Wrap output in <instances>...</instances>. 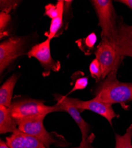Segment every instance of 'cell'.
Listing matches in <instances>:
<instances>
[{
    "label": "cell",
    "mask_w": 132,
    "mask_h": 148,
    "mask_svg": "<svg viewBox=\"0 0 132 148\" xmlns=\"http://www.w3.org/2000/svg\"><path fill=\"white\" fill-rule=\"evenodd\" d=\"M44 119V117H40L20 121L17 123L18 129L36 138L46 147H49L50 145L56 143L57 141L45 129L43 125Z\"/></svg>",
    "instance_id": "obj_5"
},
{
    "label": "cell",
    "mask_w": 132,
    "mask_h": 148,
    "mask_svg": "<svg viewBox=\"0 0 132 148\" xmlns=\"http://www.w3.org/2000/svg\"><path fill=\"white\" fill-rule=\"evenodd\" d=\"M90 72L91 77L98 82L102 78L101 67L97 59H94L90 65Z\"/></svg>",
    "instance_id": "obj_17"
},
{
    "label": "cell",
    "mask_w": 132,
    "mask_h": 148,
    "mask_svg": "<svg viewBox=\"0 0 132 148\" xmlns=\"http://www.w3.org/2000/svg\"><path fill=\"white\" fill-rule=\"evenodd\" d=\"M64 3L65 1L61 0V1H58L56 4L58 14L56 17L52 20L49 30L45 34L47 39H50L52 40L62 27L63 21V14L64 11Z\"/></svg>",
    "instance_id": "obj_14"
},
{
    "label": "cell",
    "mask_w": 132,
    "mask_h": 148,
    "mask_svg": "<svg viewBox=\"0 0 132 148\" xmlns=\"http://www.w3.org/2000/svg\"><path fill=\"white\" fill-rule=\"evenodd\" d=\"M117 73L114 71L107 75L97 88L95 99L111 105L132 101V83L119 81Z\"/></svg>",
    "instance_id": "obj_1"
},
{
    "label": "cell",
    "mask_w": 132,
    "mask_h": 148,
    "mask_svg": "<svg viewBox=\"0 0 132 148\" xmlns=\"http://www.w3.org/2000/svg\"><path fill=\"white\" fill-rule=\"evenodd\" d=\"M79 47L81 49V50L85 53H90V51L92 50L94 45L97 42V36L95 33H92L88 36L86 38L83 39L82 40H79Z\"/></svg>",
    "instance_id": "obj_16"
},
{
    "label": "cell",
    "mask_w": 132,
    "mask_h": 148,
    "mask_svg": "<svg viewBox=\"0 0 132 148\" xmlns=\"http://www.w3.org/2000/svg\"><path fill=\"white\" fill-rule=\"evenodd\" d=\"M116 49L120 55L132 58V26L122 21L118 23Z\"/></svg>",
    "instance_id": "obj_10"
},
{
    "label": "cell",
    "mask_w": 132,
    "mask_h": 148,
    "mask_svg": "<svg viewBox=\"0 0 132 148\" xmlns=\"http://www.w3.org/2000/svg\"><path fill=\"white\" fill-rule=\"evenodd\" d=\"M0 148H10L8 145L4 141L1 139L0 140Z\"/></svg>",
    "instance_id": "obj_24"
},
{
    "label": "cell",
    "mask_w": 132,
    "mask_h": 148,
    "mask_svg": "<svg viewBox=\"0 0 132 148\" xmlns=\"http://www.w3.org/2000/svg\"><path fill=\"white\" fill-rule=\"evenodd\" d=\"M10 113L17 123L27 120L45 117L53 112H64L58 105L46 106L42 101L26 99L12 103L9 108Z\"/></svg>",
    "instance_id": "obj_2"
},
{
    "label": "cell",
    "mask_w": 132,
    "mask_h": 148,
    "mask_svg": "<svg viewBox=\"0 0 132 148\" xmlns=\"http://www.w3.org/2000/svg\"><path fill=\"white\" fill-rule=\"evenodd\" d=\"M51 39H47L45 41L34 45L27 54L29 58H34L39 61L45 70L46 75L51 71L57 72L61 69L59 62L55 61L51 56Z\"/></svg>",
    "instance_id": "obj_6"
},
{
    "label": "cell",
    "mask_w": 132,
    "mask_h": 148,
    "mask_svg": "<svg viewBox=\"0 0 132 148\" xmlns=\"http://www.w3.org/2000/svg\"><path fill=\"white\" fill-rule=\"evenodd\" d=\"M88 78L87 77H82V78H78L75 83L74 88L69 92V94L73 92L76 90H83L88 85Z\"/></svg>",
    "instance_id": "obj_20"
},
{
    "label": "cell",
    "mask_w": 132,
    "mask_h": 148,
    "mask_svg": "<svg viewBox=\"0 0 132 148\" xmlns=\"http://www.w3.org/2000/svg\"><path fill=\"white\" fill-rule=\"evenodd\" d=\"M94 139L95 135L92 133L85 140L81 141V144L77 148H93L91 146V144L93 142Z\"/></svg>",
    "instance_id": "obj_22"
},
{
    "label": "cell",
    "mask_w": 132,
    "mask_h": 148,
    "mask_svg": "<svg viewBox=\"0 0 132 148\" xmlns=\"http://www.w3.org/2000/svg\"><path fill=\"white\" fill-rule=\"evenodd\" d=\"M6 143L10 148H47L36 138L18 129L6 138Z\"/></svg>",
    "instance_id": "obj_11"
},
{
    "label": "cell",
    "mask_w": 132,
    "mask_h": 148,
    "mask_svg": "<svg viewBox=\"0 0 132 148\" xmlns=\"http://www.w3.org/2000/svg\"><path fill=\"white\" fill-rule=\"evenodd\" d=\"M117 1L127 5L131 10H132V0H120V1Z\"/></svg>",
    "instance_id": "obj_23"
},
{
    "label": "cell",
    "mask_w": 132,
    "mask_h": 148,
    "mask_svg": "<svg viewBox=\"0 0 132 148\" xmlns=\"http://www.w3.org/2000/svg\"><path fill=\"white\" fill-rule=\"evenodd\" d=\"M17 129V123L12 117L10 108L0 105V133H13Z\"/></svg>",
    "instance_id": "obj_12"
},
{
    "label": "cell",
    "mask_w": 132,
    "mask_h": 148,
    "mask_svg": "<svg viewBox=\"0 0 132 148\" xmlns=\"http://www.w3.org/2000/svg\"><path fill=\"white\" fill-rule=\"evenodd\" d=\"M11 17L9 14L4 12H1L0 13V31H1V38L3 37L5 29L7 27L8 23L10 21Z\"/></svg>",
    "instance_id": "obj_19"
},
{
    "label": "cell",
    "mask_w": 132,
    "mask_h": 148,
    "mask_svg": "<svg viewBox=\"0 0 132 148\" xmlns=\"http://www.w3.org/2000/svg\"><path fill=\"white\" fill-rule=\"evenodd\" d=\"M71 100L80 112L84 110L91 111L105 118L110 125H113L112 120L117 116V114L114 112L112 105L98 101L94 98L91 100L85 101L75 98H71Z\"/></svg>",
    "instance_id": "obj_9"
},
{
    "label": "cell",
    "mask_w": 132,
    "mask_h": 148,
    "mask_svg": "<svg viewBox=\"0 0 132 148\" xmlns=\"http://www.w3.org/2000/svg\"><path fill=\"white\" fill-rule=\"evenodd\" d=\"M95 55L101 67L102 79H105L113 71H118L123 58L110 43L104 40L97 46Z\"/></svg>",
    "instance_id": "obj_4"
},
{
    "label": "cell",
    "mask_w": 132,
    "mask_h": 148,
    "mask_svg": "<svg viewBox=\"0 0 132 148\" xmlns=\"http://www.w3.org/2000/svg\"><path fill=\"white\" fill-rule=\"evenodd\" d=\"M132 123L123 136L116 134L115 148H132Z\"/></svg>",
    "instance_id": "obj_15"
},
{
    "label": "cell",
    "mask_w": 132,
    "mask_h": 148,
    "mask_svg": "<svg viewBox=\"0 0 132 148\" xmlns=\"http://www.w3.org/2000/svg\"><path fill=\"white\" fill-rule=\"evenodd\" d=\"M17 80L18 77L14 74L2 85L0 88V105L10 107L14 88Z\"/></svg>",
    "instance_id": "obj_13"
},
{
    "label": "cell",
    "mask_w": 132,
    "mask_h": 148,
    "mask_svg": "<svg viewBox=\"0 0 132 148\" xmlns=\"http://www.w3.org/2000/svg\"><path fill=\"white\" fill-rule=\"evenodd\" d=\"M18 2L17 1H1V10L8 14L12 10L15 9L18 6Z\"/></svg>",
    "instance_id": "obj_18"
},
{
    "label": "cell",
    "mask_w": 132,
    "mask_h": 148,
    "mask_svg": "<svg viewBox=\"0 0 132 148\" xmlns=\"http://www.w3.org/2000/svg\"><path fill=\"white\" fill-rule=\"evenodd\" d=\"M55 99L57 101V105H58L65 112L68 113L76 122L81 132L82 141L85 140L88 137L90 126L82 118L80 114V111L72 101L71 98H68L66 96L55 94Z\"/></svg>",
    "instance_id": "obj_8"
},
{
    "label": "cell",
    "mask_w": 132,
    "mask_h": 148,
    "mask_svg": "<svg viewBox=\"0 0 132 148\" xmlns=\"http://www.w3.org/2000/svg\"><path fill=\"white\" fill-rule=\"evenodd\" d=\"M58 14V11L56 5L49 4L45 7V13L44 16H47L51 18L52 20L54 19L57 17Z\"/></svg>",
    "instance_id": "obj_21"
},
{
    "label": "cell",
    "mask_w": 132,
    "mask_h": 148,
    "mask_svg": "<svg viewBox=\"0 0 132 148\" xmlns=\"http://www.w3.org/2000/svg\"><path fill=\"white\" fill-rule=\"evenodd\" d=\"M47 148H49V147H47ZM75 148H77V147H75Z\"/></svg>",
    "instance_id": "obj_25"
},
{
    "label": "cell",
    "mask_w": 132,
    "mask_h": 148,
    "mask_svg": "<svg viewBox=\"0 0 132 148\" xmlns=\"http://www.w3.org/2000/svg\"><path fill=\"white\" fill-rule=\"evenodd\" d=\"M23 40L11 37L0 44V72L3 71L19 56Z\"/></svg>",
    "instance_id": "obj_7"
},
{
    "label": "cell",
    "mask_w": 132,
    "mask_h": 148,
    "mask_svg": "<svg viewBox=\"0 0 132 148\" xmlns=\"http://www.w3.org/2000/svg\"><path fill=\"white\" fill-rule=\"evenodd\" d=\"M101 29V40L110 43L115 48L117 38V16L110 0L91 1Z\"/></svg>",
    "instance_id": "obj_3"
}]
</instances>
